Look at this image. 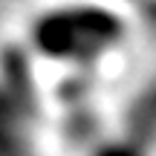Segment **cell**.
Returning <instances> with one entry per match:
<instances>
[{"label":"cell","instance_id":"1","mask_svg":"<svg viewBox=\"0 0 156 156\" xmlns=\"http://www.w3.org/2000/svg\"><path fill=\"white\" fill-rule=\"evenodd\" d=\"M122 35V23L113 15L90 6L75 9H58L38 20L35 38L41 49L49 55H90L104 49V44L116 41Z\"/></svg>","mask_w":156,"mask_h":156}]
</instances>
